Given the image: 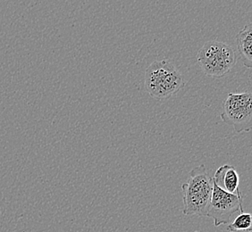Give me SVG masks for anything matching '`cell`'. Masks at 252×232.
<instances>
[{"mask_svg":"<svg viewBox=\"0 0 252 232\" xmlns=\"http://www.w3.org/2000/svg\"><path fill=\"white\" fill-rule=\"evenodd\" d=\"M214 183L227 193L242 195L240 190V177L236 169L231 165H223L217 170L214 175Z\"/></svg>","mask_w":252,"mask_h":232,"instance_id":"obj_6","label":"cell"},{"mask_svg":"<svg viewBox=\"0 0 252 232\" xmlns=\"http://www.w3.org/2000/svg\"><path fill=\"white\" fill-rule=\"evenodd\" d=\"M252 218L251 213H241L227 226L228 232H237L240 231L252 232Z\"/></svg>","mask_w":252,"mask_h":232,"instance_id":"obj_8","label":"cell"},{"mask_svg":"<svg viewBox=\"0 0 252 232\" xmlns=\"http://www.w3.org/2000/svg\"><path fill=\"white\" fill-rule=\"evenodd\" d=\"M239 54L245 67H252V26L245 25L236 36Z\"/></svg>","mask_w":252,"mask_h":232,"instance_id":"obj_7","label":"cell"},{"mask_svg":"<svg viewBox=\"0 0 252 232\" xmlns=\"http://www.w3.org/2000/svg\"><path fill=\"white\" fill-rule=\"evenodd\" d=\"M198 63L204 73L212 77H222L237 62L235 51L227 43L217 40L207 41L199 49Z\"/></svg>","mask_w":252,"mask_h":232,"instance_id":"obj_3","label":"cell"},{"mask_svg":"<svg viewBox=\"0 0 252 232\" xmlns=\"http://www.w3.org/2000/svg\"><path fill=\"white\" fill-rule=\"evenodd\" d=\"M252 95L250 91L229 93L223 103L221 119L232 125L237 133L249 132L252 128Z\"/></svg>","mask_w":252,"mask_h":232,"instance_id":"obj_4","label":"cell"},{"mask_svg":"<svg viewBox=\"0 0 252 232\" xmlns=\"http://www.w3.org/2000/svg\"><path fill=\"white\" fill-rule=\"evenodd\" d=\"M146 91L157 99H166L185 87V79L167 60L155 61L145 72Z\"/></svg>","mask_w":252,"mask_h":232,"instance_id":"obj_2","label":"cell"},{"mask_svg":"<svg viewBox=\"0 0 252 232\" xmlns=\"http://www.w3.org/2000/svg\"><path fill=\"white\" fill-rule=\"evenodd\" d=\"M243 195L227 193L213 182V190L210 199L207 217L213 220L215 227L230 223L233 214L243 213Z\"/></svg>","mask_w":252,"mask_h":232,"instance_id":"obj_5","label":"cell"},{"mask_svg":"<svg viewBox=\"0 0 252 232\" xmlns=\"http://www.w3.org/2000/svg\"><path fill=\"white\" fill-rule=\"evenodd\" d=\"M212 190L213 179L206 166L200 165L191 170L188 181L182 185L184 214L207 216Z\"/></svg>","mask_w":252,"mask_h":232,"instance_id":"obj_1","label":"cell"}]
</instances>
